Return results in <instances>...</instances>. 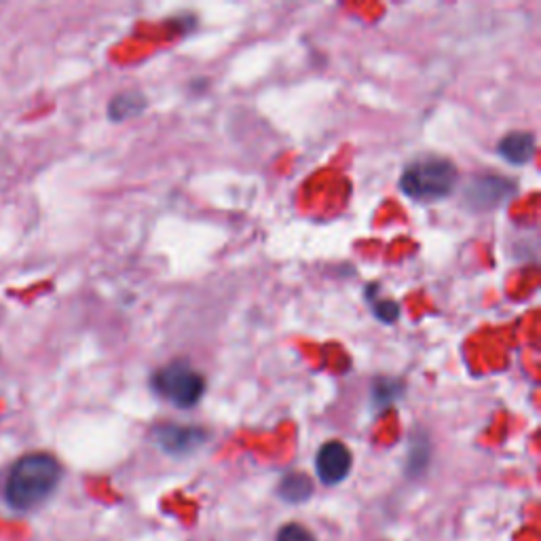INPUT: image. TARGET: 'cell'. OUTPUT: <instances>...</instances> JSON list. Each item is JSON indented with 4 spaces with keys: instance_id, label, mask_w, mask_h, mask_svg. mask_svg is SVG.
I'll use <instances>...</instances> for the list:
<instances>
[{
    "instance_id": "obj_1",
    "label": "cell",
    "mask_w": 541,
    "mask_h": 541,
    "mask_svg": "<svg viewBox=\"0 0 541 541\" xmlns=\"http://www.w3.org/2000/svg\"><path fill=\"white\" fill-rule=\"evenodd\" d=\"M62 480V465L53 455L30 453L17 461L5 484V499L17 512H30L55 493Z\"/></svg>"
},
{
    "instance_id": "obj_2",
    "label": "cell",
    "mask_w": 541,
    "mask_h": 541,
    "mask_svg": "<svg viewBox=\"0 0 541 541\" xmlns=\"http://www.w3.org/2000/svg\"><path fill=\"white\" fill-rule=\"evenodd\" d=\"M457 165L444 157H421L415 163H410L402 178L400 189L406 197L432 203L446 199L457 184Z\"/></svg>"
},
{
    "instance_id": "obj_3",
    "label": "cell",
    "mask_w": 541,
    "mask_h": 541,
    "mask_svg": "<svg viewBox=\"0 0 541 541\" xmlns=\"http://www.w3.org/2000/svg\"><path fill=\"white\" fill-rule=\"evenodd\" d=\"M151 387L157 396L174 406L191 408L205 394V379L186 362H172L155 372Z\"/></svg>"
},
{
    "instance_id": "obj_4",
    "label": "cell",
    "mask_w": 541,
    "mask_h": 541,
    "mask_svg": "<svg viewBox=\"0 0 541 541\" xmlns=\"http://www.w3.org/2000/svg\"><path fill=\"white\" fill-rule=\"evenodd\" d=\"M153 438L161 446V451L167 455H189L197 451L199 446L208 438L203 427L197 425H174L163 423L153 429Z\"/></svg>"
},
{
    "instance_id": "obj_5",
    "label": "cell",
    "mask_w": 541,
    "mask_h": 541,
    "mask_svg": "<svg viewBox=\"0 0 541 541\" xmlns=\"http://www.w3.org/2000/svg\"><path fill=\"white\" fill-rule=\"evenodd\" d=\"M351 465H353V455L339 440L326 442L322 449L317 451V457H315L317 478H320L324 484H328V487L343 482L351 472Z\"/></svg>"
},
{
    "instance_id": "obj_6",
    "label": "cell",
    "mask_w": 541,
    "mask_h": 541,
    "mask_svg": "<svg viewBox=\"0 0 541 541\" xmlns=\"http://www.w3.org/2000/svg\"><path fill=\"white\" fill-rule=\"evenodd\" d=\"M514 191V182L497 176H480L465 189V201L474 210H491Z\"/></svg>"
},
{
    "instance_id": "obj_7",
    "label": "cell",
    "mask_w": 541,
    "mask_h": 541,
    "mask_svg": "<svg viewBox=\"0 0 541 541\" xmlns=\"http://www.w3.org/2000/svg\"><path fill=\"white\" fill-rule=\"evenodd\" d=\"M497 153L512 165H527L535 155V136L531 132H510L497 144Z\"/></svg>"
},
{
    "instance_id": "obj_8",
    "label": "cell",
    "mask_w": 541,
    "mask_h": 541,
    "mask_svg": "<svg viewBox=\"0 0 541 541\" xmlns=\"http://www.w3.org/2000/svg\"><path fill=\"white\" fill-rule=\"evenodd\" d=\"M146 106H148V100L140 91H125V93H119V96L110 102L108 115L113 121H125L129 117H138Z\"/></svg>"
},
{
    "instance_id": "obj_9",
    "label": "cell",
    "mask_w": 541,
    "mask_h": 541,
    "mask_svg": "<svg viewBox=\"0 0 541 541\" xmlns=\"http://www.w3.org/2000/svg\"><path fill=\"white\" fill-rule=\"evenodd\" d=\"M277 493L284 501L303 503L313 495V482L309 476H305L301 472H292V474L284 476L282 482H279Z\"/></svg>"
},
{
    "instance_id": "obj_10",
    "label": "cell",
    "mask_w": 541,
    "mask_h": 541,
    "mask_svg": "<svg viewBox=\"0 0 541 541\" xmlns=\"http://www.w3.org/2000/svg\"><path fill=\"white\" fill-rule=\"evenodd\" d=\"M366 298L370 301L372 313H375L383 324H394L400 317V307L396 301H389V298H379V286H368L366 288Z\"/></svg>"
},
{
    "instance_id": "obj_11",
    "label": "cell",
    "mask_w": 541,
    "mask_h": 541,
    "mask_svg": "<svg viewBox=\"0 0 541 541\" xmlns=\"http://www.w3.org/2000/svg\"><path fill=\"white\" fill-rule=\"evenodd\" d=\"M402 383L396 379H377L375 387H372V396H375L377 406H389L402 394Z\"/></svg>"
},
{
    "instance_id": "obj_12",
    "label": "cell",
    "mask_w": 541,
    "mask_h": 541,
    "mask_svg": "<svg viewBox=\"0 0 541 541\" xmlns=\"http://www.w3.org/2000/svg\"><path fill=\"white\" fill-rule=\"evenodd\" d=\"M277 541H317V539L309 529L292 522V525H286V527L279 529Z\"/></svg>"
}]
</instances>
